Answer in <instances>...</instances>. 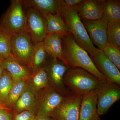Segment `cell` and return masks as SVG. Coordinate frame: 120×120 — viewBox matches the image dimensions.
Here are the masks:
<instances>
[{
	"mask_svg": "<svg viewBox=\"0 0 120 120\" xmlns=\"http://www.w3.org/2000/svg\"><path fill=\"white\" fill-rule=\"evenodd\" d=\"M27 17L22 0L11 1L0 20V31L11 36L26 31Z\"/></svg>",
	"mask_w": 120,
	"mask_h": 120,
	"instance_id": "3957f363",
	"label": "cell"
},
{
	"mask_svg": "<svg viewBox=\"0 0 120 120\" xmlns=\"http://www.w3.org/2000/svg\"><path fill=\"white\" fill-rule=\"evenodd\" d=\"M4 71V69L2 68V64H1V61L0 60V78L2 76Z\"/></svg>",
	"mask_w": 120,
	"mask_h": 120,
	"instance_id": "1f68e13d",
	"label": "cell"
},
{
	"mask_svg": "<svg viewBox=\"0 0 120 120\" xmlns=\"http://www.w3.org/2000/svg\"><path fill=\"white\" fill-rule=\"evenodd\" d=\"M82 22L93 45L102 51L107 43V29L109 21L107 17L103 15L100 19Z\"/></svg>",
	"mask_w": 120,
	"mask_h": 120,
	"instance_id": "8fae6325",
	"label": "cell"
},
{
	"mask_svg": "<svg viewBox=\"0 0 120 120\" xmlns=\"http://www.w3.org/2000/svg\"><path fill=\"white\" fill-rule=\"evenodd\" d=\"M27 89L37 99L41 91L49 86L46 67H44L32 72L27 79Z\"/></svg>",
	"mask_w": 120,
	"mask_h": 120,
	"instance_id": "e0dca14e",
	"label": "cell"
},
{
	"mask_svg": "<svg viewBox=\"0 0 120 120\" xmlns=\"http://www.w3.org/2000/svg\"><path fill=\"white\" fill-rule=\"evenodd\" d=\"M82 97L72 94L65 97L50 117L56 120H79Z\"/></svg>",
	"mask_w": 120,
	"mask_h": 120,
	"instance_id": "ba28073f",
	"label": "cell"
},
{
	"mask_svg": "<svg viewBox=\"0 0 120 120\" xmlns=\"http://www.w3.org/2000/svg\"><path fill=\"white\" fill-rule=\"evenodd\" d=\"M14 83L11 77L4 70L0 78V104L4 105Z\"/></svg>",
	"mask_w": 120,
	"mask_h": 120,
	"instance_id": "cb8c5ba5",
	"label": "cell"
},
{
	"mask_svg": "<svg viewBox=\"0 0 120 120\" xmlns=\"http://www.w3.org/2000/svg\"><path fill=\"white\" fill-rule=\"evenodd\" d=\"M65 97L50 86L45 88L37 98V116L50 117Z\"/></svg>",
	"mask_w": 120,
	"mask_h": 120,
	"instance_id": "9c48e42d",
	"label": "cell"
},
{
	"mask_svg": "<svg viewBox=\"0 0 120 120\" xmlns=\"http://www.w3.org/2000/svg\"><path fill=\"white\" fill-rule=\"evenodd\" d=\"M96 90L82 97L79 120H100L97 110Z\"/></svg>",
	"mask_w": 120,
	"mask_h": 120,
	"instance_id": "9a60e30c",
	"label": "cell"
},
{
	"mask_svg": "<svg viewBox=\"0 0 120 120\" xmlns=\"http://www.w3.org/2000/svg\"><path fill=\"white\" fill-rule=\"evenodd\" d=\"M26 80H22L14 83L5 103V107L9 109H13L16 102L27 88Z\"/></svg>",
	"mask_w": 120,
	"mask_h": 120,
	"instance_id": "603a6c76",
	"label": "cell"
},
{
	"mask_svg": "<svg viewBox=\"0 0 120 120\" xmlns=\"http://www.w3.org/2000/svg\"><path fill=\"white\" fill-rule=\"evenodd\" d=\"M37 105V97L27 88L16 102L12 111L13 113H18L29 110L36 113Z\"/></svg>",
	"mask_w": 120,
	"mask_h": 120,
	"instance_id": "ffe728a7",
	"label": "cell"
},
{
	"mask_svg": "<svg viewBox=\"0 0 120 120\" xmlns=\"http://www.w3.org/2000/svg\"><path fill=\"white\" fill-rule=\"evenodd\" d=\"M2 68L11 77L14 83L22 80H27L32 74L30 68L23 64L11 56L1 61Z\"/></svg>",
	"mask_w": 120,
	"mask_h": 120,
	"instance_id": "5bb4252c",
	"label": "cell"
},
{
	"mask_svg": "<svg viewBox=\"0 0 120 120\" xmlns=\"http://www.w3.org/2000/svg\"><path fill=\"white\" fill-rule=\"evenodd\" d=\"M44 17L46 26V34H58L62 37L71 34L60 13L47 14Z\"/></svg>",
	"mask_w": 120,
	"mask_h": 120,
	"instance_id": "d6986e66",
	"label": "cell"
},
{
	"mask_svg": "<svg viewBox=\"0 0 120 120\" xmlns=\"http://www.w3.org/2000/svg\"><path fill=\"white\" fill-rule=\"evenodd\" d=\"M8 109V108L5 107L4 105L0 104V109Z\"/></svg>",
	"mask_w": 120,
	"mask_h": 120,
	"instance_id": "d6a6232c",
	"label": "cell"
},
{
	"mask_svg": "<svg viewBox=\"0 0 120 120\" xmlns=\"http://www.w3.org/2000/svg\"><path fill=\"white\" fill-rule=\"evenodd\" d=\"M97 110L99 116L106 113L111 106L120 98V87L118 84L109 82L99 81L97 88Z\"/></svg>",
	"mask_w": 120,
	"mask_h": 120,
	"instance_id": "5b68a950",
	"label": "cell"
},
{
	"mask_svg": "<svg viewBox=\"0 0 120 120\" xmlns=\"http://www.w3.org/2000/svg\"><path fill=\"white\" fill-rule=\"evenodd\" d=\"M26 31L35 43L43 41L46 35L45 17L34 9L26 8Z\"/></svg>",
	"mask_w": 120,
	"mask_h": 120,
	"instance_id": "30bf717a",
	"label": "cell"
},
{
	"mask_svg": "<svg viewBox=\"0 0 120 120\" xmlns=\"http://www.w3.org/2000/svg\"><path fill=\"white\" fill-rule=\"evenodd\" d=\"M62 45L64 59L69 68L82 69L100 81L110 82L98 70L88 53L76 43L71 34L62 37Z\"/></svg>",
	"mask_w": 120,
	"mask_h": 120,
	"instance_id": "6da1fadb",
	"label": "cell"
},
{
	"mask_svg": "<svg viewBox=\"0 0 120 120\" xmlns=\"http://www.w3.org/2000/svg\"><path fill=\"white\" fill-rule=\"evenodd\" d=\"M102 51L106 57L113 63L120 71V47L107 43Z\"/></svg>",
	"mask_w": 120,
	"mask_h": 120,
	"instance_id": "4316f807",
	"label": "cell"
},
{
	"mask_svg": "<svg viewBox=\"0 0 120 120\" xmlns=\"http://www.w3.org/2000/svg\"><path fill=\"white\" fill-rule=\"evenodd\" d=\"M13 112L8 109H0V120H12Z\"/></svg>",
	"mask_w": 120,
	"mask_h": 120,
	"instance_id": "f1b7e54d",
	"label": "cell"
},
{
	"mask_svg": "<svg viewBox=\"0 0 120 120\" xmlns=\"http://www.w3.org/2000/svg\"><path fill=\"white\" fill-rule=\"evenodd\" d=\"M82 0H63V8H72L78 6Z\"/></svg>",
	"mask_w": 120,
	"mask_h": 120,
	"instance_id": "f546056e",
	"label": "cell"
},
{
	"mask_svg": "<svg viewBox=\"0 0 120 120\" xmlns=\"http://www.w3.org/2000/svg\"><path fill=\"white\" fill-rule=\"evenodd\" d=\"M90 57L98 70L110 82L120 85V70L102 50Z\"/></svg>",
	"mask_w": 120,
	"mask_h": 120,
	"instance_id": "7c38bea8",
	"label": "cell"
},
{
	"mask_svg": "<svg viewBox=\"0 0 120 120\" xmlns=\"http://www.w3.org/2000/svg\"><path fill=\"white\" fill-rule=\"evenodd\" d=\"M77 7L69 8H63L61 15L67 28L76 43L86 50L90 56H92L100 50L93 45L78 15Z\"/></svg>",
	"mask_w": 120,
	"mask_h": 120,
	"instance_id": "7a4b0ae2",
	"label": "cell"
},
{
	"mask_svg": "<svg viewBox=\"0 0 120 120\" xmlns=\"http://www.w3.org/2000/svg\"><path fill=\"white\" fill-rule=\"evenodd\" d=\"M46 67L49 86L65 96L73 94L64 83L65 75L69 68L62 61L52 58Z\"/></svg>",
	"mask_w": 120,
	"mask_h": 120,
	"instance_id": "52a82bcc",
	"label": "cell"
},
{
	"mask_svg": "<svg viewBox=\"0 0 120 120\" xmlns=\"http://www.w3.org/2000/svg\"><path fill=\"white\" fill-rule=\"evenodd\" d=\"M34 120H54L52 117L46 116H37Z\"/></svg>",
	"mask_w": 120,
	"mask_h": 120,
	"instance_id": "4dcf8cb0",
	"label": "cell"
},
{
	"mask_svg": "<svg viewBox=\"0 0 120 120\" xmlns=\"http://www.w3.org/2000/svg\"><path fill=\"white\" fill-rule=\"evenodd\" d=\"M37 116L34 112L24 110L18 113H13L12 120H34Z\"/></svg>",
	"mask_w": 120,
	"mask_h": 120,
	"instance_id": "83f0119b",
	"label": "cell"
},
{
	"mask_svg": "<svg viewBox=\"0 0 120 120\" xmlns=\"http://www.w3.org/2000/svg\"><path fill=\"white\" fill-rule=\"evenodd\" d=\"M24 8L34 9L44 16L60 13L64 7L62 0H23Z\"/></svg>",
	"mask_w": 120,
	"mask_h": 120,
	"instance_id": "2e32d148",
	"label": "cell"
},
{
	"mask_svg": "<svg viewBox=\"0 0 120 120\" xmlns=\"http://www.w3.org/2000/svg\"><path fill=\"white\" fill-rule=\"evenodd\" d=\"M48 56L43 41L35 43L29 65L32 72L44 67Z\"/></svg>",
	"mask_w": 120,
	"mask_h": 120,
	"instance_id": "44dd1931",
	"label": "cell"
},
{
	"mask_svg": "<svg viewBox=\"0 0 120 120\" xmlns=\"http://www.w3.org/2000/svg\"><path fill=\"white\" fill-rule=\"evenodd\" d=\"M35 43L26 31L11 36V55L29 67Z\"/></svg>",
	"mask_w": 120,
	"mask_h": 120,
	"instance_id": "8992f818",
	"label": "cell"
},
{
	"mask_svg": "<svg viewBox=\"0 0 120 120\" xmlns=\"http://www.w3.org/2000/svg\"><path fill=\"white\" fill-rule=\"evenodd\" d=\"M103 15L109 22H120V0H101Z\"/></svg>",
	"mask_w": 120,
	"mask_h": 120,
	"instance_id": "7402d4cb",
	"label": "cell"
},
{
	"mask_svg": "<svg viewBox=\"0 0 120 120\" xmlns=\"http://www.w3.org/2000/svg\"><path fill=\"white\" fill-rule=\"evenodd\" d=\"M11 56V36L0 31V60H4Z\"/></svg>",
	"mask_w": 120,
	"mask_h": 120,
	"instance_id": "d4e9b609",
	"label": "cell"
},
{
	"mask_svg": "<svg viewBox=\"0 0 120 120\" xmlns=\"http://www.w3.org/2000/svg\"><path fill=\"white\" fill-rule=\"evenodd\" d=\"M99 81L88 72L78 68H69L64 78L66 87L73 94L82 97L95 90Z\"/></svg>",
	"mask_w": 120,
	"mask_h": 120,
	"instance_id": "277c9868",
	"label": "cell"
},
{
	"mask_svg": "<svg viewBox=\"0 0 120 120\" xmlns=\"http://www.w3.org/2000/svg\"><path fill=\"white\" fill-rule=\"evenodd\" d=\"M78 15L82 22L100 19L103 16L101 0H83L77 7Z\"/></svg>",
	"mask_w": 120,
	"mask_h": 120,
	"instance_id": "4fadbf2b",
	"label": "cell"
},
{
	"mask_svg": "<svg viewBox=\"0 0 120 120\" xmlns=\"http://www.w3.org/2000/svg\"><path fill=\"white\" fill-rule=\"evenodd\" d=\"M107 43L120 47V22H109L107 29Z\"/></svg>",
	"mask_w": 120,
	"mask_h": 120,
	"instance_id": "484cf974",
	"label": "cell"
},
{
	"mask_svg": "<svg viewBox=\"0 0 120 120\" xmlns=\"http://www.w3.org/2000/svg\"><path fill=\"white\" fill-rule=\"evenodd\" d=\"M62 38L58 34H46L43 42L48 55L52 58L60 60L68 66L63 54Z\"/></svg>",
	"mask_w": 120,
	"mask_h": 120,
	"instance_id": "ac0fdd59",
	"label": "cell"
}]
</instances>
